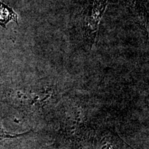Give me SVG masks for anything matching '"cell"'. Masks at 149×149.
<instances>
[{
	"label": "cell",
	"instance_id": "cell-1",
	"mask_svg": "<svg viewBox=\"0 0 149 149\" xmlns=\"http://www.w3.org/2000/svg\"><path fill=\"white\" fill-rule=\"evenodd\" d=\"M10 20H14L17 23V15L13 9L0 1V25L5 28L6 24Z\"/></svg>",
	"mask_w": 149,
	"mask_h": 149
},
{
	"label": "cell",
	"instance_id": "cell-2",
	"mask_svg": "<svg viewBox=\"0 0 149 149\" xmlns=\"http://www.w3.org/2000/svg\"><path fill=\"white\" fill-rule=\"evenodd\" d=\"M13 135H9L8 133H7L0 126V140H2L3 139L8 138V137H13Z\"/></svg>",
	"mask_w": 149,
	"mask_h": 149
}]
</instances>
